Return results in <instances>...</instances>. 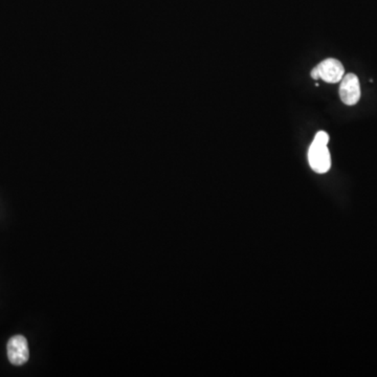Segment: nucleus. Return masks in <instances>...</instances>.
<instances>
[{"instance_id": "1", "label": "nucleus", "mask_w": 377, "mask_h": 377, "mask_svg": "<svg viewBox=\"0 0 377 377\" xmlns=\"http://www.w3.org/2000/svg\"><path fill=\"white\" fill-rule=\"evenodd\" d=\"M328 142V133L325 131H319L309 147V165L315 172L320 173V174L328 172L331 167L330 152L327 147Z\"/></svg>"}, {"instance_id": "2", "label": "nucleus", "mask_w": 377, "mask_h": 377, "mask_svg": "<svg viewBox=\"0 0 377 377\" xmlns=\"http://www.w3.org/2000/svg\"><path fill=\"white\" fill-rule=\"evenodd\" d=\"M8 358L12 365L22 366L26 364L30 358V350L26 337L22 335H15L10 339L7 346Z\"/></svg>"}, {"instance_id": "3", "label": "nucleus", "mask_w": 377, "mask_h": 377, "mask_svg": "<svg viewBox=\"0 0 377 377\" xmlns=\"http://www.w3.org/2000/svg\"><path fill=\"white\" fill-rule=\"evenodd\" d=\"M340 86V97L344 104L348 106L355 105L360 99V85L358 76L354 74H348L341 80Z\"/></svg>"}, {"instance_id": "4", "label": "nucleus", "mask_w": 377, "mask_h": 377, "mask_svg": "<svg viewBox=\"0 0 377 377\" xmlns=\"http://www.w3.org/2000/svg\"><path fill=\"white\" fill-rule=\"evenodd\" d=\"M320 78L327 83H337L343 79L345 69L341 62L337 59H326L318 65Z\"/></svg>"}, {"instance_id": "5", "label": "nucleus", "mask_w": 377, "mask_h": 377, "mask_svg": "<svg viewBox=\"0 0 377 377\" xmlns=\"http://www.w3.org/2000/svg\"><path fill=\"white\" fill-rule=\"evenodd\" d=\"M311 77L315 80H318L320 78V74H319L318 67H315L311 72Z\"/></svg>"}]
</instances>
